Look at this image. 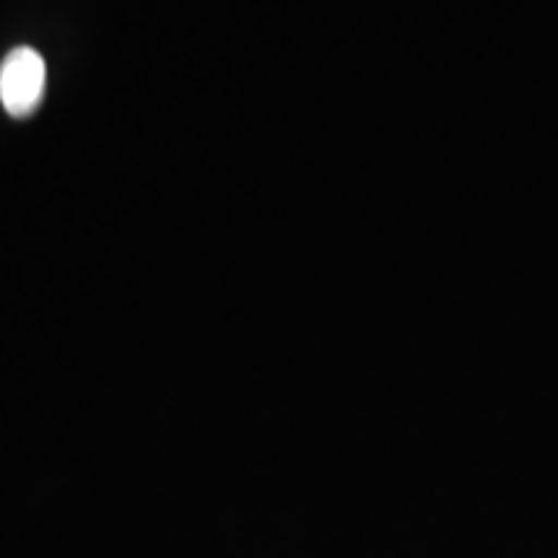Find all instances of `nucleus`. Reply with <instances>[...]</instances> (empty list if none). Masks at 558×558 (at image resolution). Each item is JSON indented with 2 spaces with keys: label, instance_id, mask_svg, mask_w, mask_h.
I'll return each mask as SVG.
<instances>
[{
  "label": "nucleus",
  "instance_id": "obj_1",
  "mask_svg": "<svg viewBox=\"0 0 558 558\" xmlns=\"http://www.w3.org/2000/svg\"><path fill=\"white\" fill-rule=\"evenodd\" d=\"M47 65L32 47H16L0 65V104L16 120H26L45 99Z\"/></svg>",
  "mask_w": 558,
  "mask_h": 558
}]
</instances>
